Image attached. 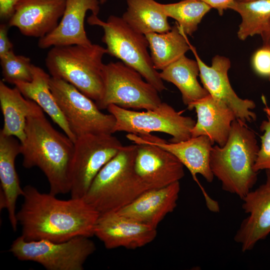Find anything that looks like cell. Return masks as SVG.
<instances>
[{
  "label": "cell",
  "mask_w": 270,
  "mask_h": 270,
  "mask_svg": "<svg viewBox=\"0 0 270 270\" xmlns=\"http://www.w3.org/2000/svg\"><path fill=\"white\" fill-rule=\"evenodd\" d=\"M23 188L24 201L16 219L24 240L62 242L94 236L100 214L84 198L59 199L31 185Z\"/></svg>",
  "instance_id": "obj_1"
},
{
  "label": "cell",
  "mask_w": 270,
  "mask_h": 270,
  "mask_svg": "<svg viewBox=\"0 0 270 270\" xmlns=\"http://www.w3.org/2000/svg\"><path fill=\"white\" fill-rule=\"evenodd\" d=\"M74 151V142L53 127L40 108L28 118L26 138L21 144L22 166L38 167L44 172L50 194L70 192Z\"/></svg>",
  "instance_id": "obj_2"
},
{
  "label": "cell",
  "mask_w": 270,
  "mask_h": 270,
  "mask_svg": "<svg viewBox=\"0 0 270 270\" xmlns=\"http://www.w3.org/2000/svg\"><path fill=\"white\" fill-rule=\"evenodd\" d=\"M259 148L254 132L234 120L226 144L213 146L210 152V169L224 190L242 199L252 190L258 180L254 166Z\"/></svg>",
  "instance_id": "obj_3"
},
{
  "label": "cell",
  "mask_w": 270,
  "mask_h": 270,
  "mask_svg": "<svg viewBox=\"0 0 270 270\" xmlns=\"http://www.w3.org/2000/svg\"><path fill=\"white\" fill-rule=\"evenodd\" d=\"M136 149L123 146L92 181L83 198L100 214L116 212L150 190L136 172Z\"/></svg>",
  "instance_id": "obj_4"
},
{
  "label": "cell",
  "mask_w": 270,
  "mask_h": 270,
  "mask_svg": "<svg viewBox=\"0 0 270 270\" xmlns=\"http://www.w3.org/2000/svg\"><path fill=\"white\" fill-rule=\"evenodd\" d=\"M106 54V48L97 44L56 46L48 52L45 64L51 76L67 82L96 102L104 90Z\"/></svg>",
  "instance_id": "obj_5"
},
{
  "label": "cell",
  "mask_w": 270,
  "mask_h": 270,
  "mask_svg": "<svg viewBox=\"0 0 270 270\" xmlns=\"http://www.w3.org/2000/svg\"><path fill=\"white\" fill-rule=\"evenodd\" d=\"M87 22L103 29L102 40L106 46L108 54L138 71L158 92L166 90L160 72L154 66L144 34L135 31L122 17L114 15L105 22L92 14Z\"/></svg>",
  "instance_id": "obj_6"
},
{
  "label": "cell",
  "mask_w": 270,
  "mask_h": 270,
  "mask_svg": "<svg viewBox=\"0 0 270 270\" xmlns=\"http://www.w3.org/2000/svg\"><path fill=\"white\" fill-rule=\"evenodd\" d=\"M133 68L111 62L103 67L104 90L96 103L101 110L115 104L126 109L153 110L162 102L158 90Z\"/></svg>",
  "instance_id": "obj_7"
},
{
  "label": "cell",
  "mask_w": 270,
  "mask_h": 270,
  "mask_svg": "<svg viewBox=\"0 0 270 270\" xmlns=\"http://www.w3.org/2000/svg\"><path fill=\"white\" fill-rule=\"evenodd\" d=\"M84 236L62 242L26 240L21 236L12 244L10 252L18 260L36 262L48 270H83L88 258L96 250Z\"/></svg>",
  "instance_id": "obj_8"
},
{
  "label": "cell",
  "mask_w": 270,
  "mask_h": 270,
  "mask_svg": "<svg viewBox=\"0 0 270 270\" xmlns=\"http://www.w3.org/2000/svg\"><path fill=\"white\" fill-rule=\"evenodd\" d=\"M107 110L115 118L112 133L124 132L137 135L160 132L172 136L170 142H178L190 138L196 121L182 116L171 106L162 102L153 110L139 112L110 104Z\"/></svg>",
  "instance_id": "obj_9"
},
{
  "label": "cell",
  "mask_w": 270,
  "mask_h": 270,
  "mask_svg": "<svg viewBox=\"0 0 270 270\" xmlns=\"http://www.w3.org/2000/svg\"><path fill=\"white\" fill-rule=\"evenodd\" d=\"M50 86L76 138L89 134H113L114 117L102 112L92 100L60 78L51 76Z\"/></svg>",
  "instance_id": "obj_10"
},
{
  "label": "cell",
  "mask_w": 270,
  "mask_h": 270,
  "mask_svg": "<svg viewBox=\"0 0 270 270\" xmlns=\"http://www.w3.org/2000/svg\"><path fill=\"white\" fill-rule=\"evenodd\" d=\"M71 170V198H83L100 170L123 146L112 134H89L76 138Z\"/></svg>",
  "instance_id": "obj_11"
},
{
  "label": "cell",
  "mask_w": 270,
  "mask_h": 270,
  "mask_svg": "<svg viewBox=\"0 0 270 270\" xmlns=\"http://www.w3.org/2000/svg\"><path fill=\"white\" fill-rule=\"evenodd\" d=\"M126 137L135 144H154L174 154L188 170L193 179L200 187L208 208L212 212L220 210L218 202L208 196L196 178V175L200 174L210 183L214 178L210 167V152L214 143L209 137L200 136L178 142H168L151 134L137 135L128 133Z\"/></svg>",
  "instance_id": "obj_12"
},
{
  "label": "cell",
  "mask_w": 270,
  "mask_h": 270,
  "mask_svg": "<svg viewBox=\"0 0 270 270\" xmlns=\"http://www.w3.org/2000/svg\"><path fill=\"white\" fill-rule=\"evenodd\" d=\"M189 46L198 64L202 84L209 94L226 104L237 119L244 123L256 120V115L252 111L256 108L254 102L239 98L230 84L228 74L230 67L229 59L216 55L212 58V65L207 66L198 54L196 48L190 42Z\"/></svg>",
  "instance_id": "obj_13"
},
{
  "label": "cell",
  "mask_w": 270,
  "mask_h": 270,
  "mask_svg": "<svg viewBox=\"0 0 270 270\" xmlns=\"http://www.w3.org/2000/svg\"><path fill=\"white\" fill-rule=\"evenodd\" d=\"M242 200V208L248 216L241 222L234 240L246 252L270 234V170H266L265 182Z\"/></svg>",
  "instance_id": "obj_14"
},
{
  "label": "cell",
  "mask_w": 270,
  "mask_h": 270,
  "mask_svg": "<svg viewBox=\"0 0 270 270\" xmlns=\"http://www.w3.org/2000/svg\"><path fill=\"white\" fill-rule=\"evenodd\" d=\"M156 234V228L134 220L117 212L100 214L94 229V236L108 249L140 248L152 242Z\"/></svg>",
  "instance_id": "obj_15"
},
{
  "label": "cell",
  "mask_w": 270,
  "mask_h": 270,
  "mask_svg": "<svg viewBox=\"0 0 270 270\" xmlns=\"http://www.w3.org/2000/svg\"><path fill=\"white\" fill-rule=\"evenodd\" d=\"M136 144L134 169L150 189L166 186L184 176V166L174 154L154 144Z\"/></svg>",
  "instance_id": "obj_16"
},
{
  "label": "cell",
  "mask_w": 270,
  "mask_h": 270,
  "mask_svg": "<svg viewBox=\"0 0 270 270\" xmlns=\"http://www.w3.org/2000/svg\"><path fill=\"white\" fill-rule=\"evenodd\" d=\"M65 7L66 0H20L8 26L25 36L40 38L57 27Z\"/></svg>",
  "instance_id": "obj_17"
},
{
  "label": "cell",
  "mask_w": 270,
  "mask_h": 270,
  "mask_svg": "<svg viewBox=\"0 0 270 270\" xmlns=\"http://www.w3.org/2000/svg\"><path fill=\"white\" fill-rule=\"evenodd\" d=\"M99 0H66L64 14L57 27L51 32L38 39V46L42 49L56 46L92 44L84 28L86 12L98 15Z\"/></svg>",
  "instance_id": "obj_18"
},
{
  "label": "cell",
  "mask_w": 270,
  "mask_h": 270,
  "mask_svg": "<svg viewBox=\"0 0 270 270\" xmlns=\"http://www.w3.org/2000/svg\"><path fill=\"white\" fill-rule=\"evenodd\" d=\"M180 182L164 187L146 190L128 205L116 211L138 222L156 228L177 206Z\"/></svg>",
  "instance_id": "obj_19"
},
{
  "label": "cell",
  "mask_w": 270,
  "mask_h": 270,
  "mask_svg": "<svg viewBox=\"0 0 270 270\" xmlns=\"http://www.w3.org/2000/svg\"><path fill=\"white\" fill-rule=\"evenodd\" d=\"M187 108L190 110L194 109L197 116L191 130L192 137L206 136L220 146L226 144L232 124L236 118L234 111L226 104L209 94Z\"/></svg>",
  "instance_id": "obj_20"
},
{
  "label": "cell",
  "mask_w": 270,
  "mask_h": 270,
  "mask_svg": "<svg viewBox=\"0 0 270 270\" xmlns=\"http://www.w3.org/2000/svg\"><path fill=\"white\" fill-rule=\"evenodd\" d=\"M20 152L21 144L17 138L0 132V208L7 210L14 232L16 230L18 224L16 201L24 194L15 166L16 158Z\"/></svg>",
  "instance_id": "obj_21"
},
{
  "label": "cell",
  "mask_w": 270,
  "mask_h": 270,
  "mask_svg": "<svg viewBox=\"0 0 270 270\" xmlns=\"http://www.w3.org/2000/svg\"><path fill=\"white\" fill-rule=\"evenodd\" d=\"M0 104L4 119L0 132L14 136L22 143L26 138L27 118L40 107L25 98L16 87L10 88L2 80H0Z\"/></svg>",
  "instance_id": "obj_22"
},
{
  "label": "cell",
  "mask_w": 270,
  "mask_h": 270,
  "mask_svg": "<svg viewBox=\"0 0 270 270\" xmlns=\"http://www.w3.org/2000/svg\"><path fill=\"white\" fill-rule=\"evenodd\" d=\"M33 78L30 82H17L14 84L26 98L33 100L46 112L52 120L58 124L74 142L76 136L59 108L51 91L50 75L42 68L33 64Z\"/></svg>",
  "instance_id": "obj_23"
},
{
  "label": "cell",
  "mask_w": 270,
  "mask_h": 270,
  "mask_svg": "<svg viewBox=\"0 0 270 270\" xmlns=\"http://www.w3.org/2000/svg\"><path fill=\"white\" fill-rule=\"evenodd\" d=\"M200 68L196 60L188 58L185 55L160 72L163 80L171 82L178 88L182 102L187 106L209 94L198 80Z\"/></svg>",
  "instance_id": "obj_24"
},
{
  "label": "cell",
  "mask_w": 270,
  "mask_h": 270,
  "mask_svg": "<svg viewBox=\"0 0 270 270\" xmlns=\"http://www.w3.org/2000/svg\"><path fill=\"white\" fill-rule=\"evenodd\" d=\"M145 36L154 66L157 70H163L190 50L187 36L177 22L167 32H151Z\"/></svg>",
  "instance_id": "obj_25"
},
{
  "label": "cell",
  "mask_w": 270,
  "mask_h": 270,
  "mask_svg": "<svg viewBox=\"0 0 270 270\" xmlns=\"http://www.w3.org/2000/svg\"><path fill=\"white\" fill-rule=\"evenodd\" d=\"M126 4L122 18L135 31L145 35L172 28L162 4L154 0H126Z\"/></svg>",
  "instance_id": "obj_26"
},
{
  "label": "cell",
  "mask_w": 270,
  "mask_h": 270,
  "mask_svg": "<svg viewBox=\"0 0 270 270\" xmlns=\"http://www.w3.org/2000/svg\"><path fill=\"white\" fill-rule=\"evenodd\" d=\"M228 9L236 12L242 17L238 32L241 40L256 34L262 36L270 28V0H234Z\"/></svg>",
  "instance_id": "obj_27"
},
{
  "label": "cell",
  "mask_w": 270,
  "mask_h": 270,
  "mask_svg": "<svg viewBox=\"0 0 270 270\" xmlns=\"http://www.w3.org/2000/svg\"><path fill=\"white\" fill-rule=\"evenodd\" d=\"M162 7L167 16L174 19L186 36H192L197 30L203 17L212 8L206 4L198 0L162 4Z\"/></svg>",
  "instance_id": "obj_28"
},
{
  "label": "cell",
  "mask_w": 270,
  "mask_h": 270,
  "mask_svg": "<svg viewBox=\"0 0 270 270\" xmlns=\"http://www.w3.org/2000/svg\"><path fill=\"white\" fill-rule=\"evenodd\" d=\"M2 80L14 84L17 82H30L33 78L32 66L28 57L16 54L12 50L0 57Z\"/></svg>",
  "instance_id": "obj_29"
},
{
  "label": "cell",
  "mask_w": 270,
  "mask_h": 270,
  "mask_svg": "<svg viewBox=\"0 0 270 270\" xmlns=\"http://www.w3.org/2000/svg\"><path fill=\"white\" fill-rule=\"evenodd\" d=\"M262 122L260 130L263 133L260 136L261 145L258 152L254 170H270V118Z\"/></svg>",
  "instance_id": "obj_30"
},
{
  "label": "cell",
  "mask_w": 270,
  "mask_h": 270,
  "mask_svg": "<svg viewBox=\"0 0 270 270\" xmlns=\"http://www.w3.org/2000/svg\"><path fill=\"white\" fill-rule=\"evenodd\" d=\"M252 64L258 74L270 81V48L263 46L258 50L253 56Z\"/></svg>",
  "instance_id": "obj_31"
},
{
  "label": "cell",
  "mask_w": 270,
  "mask_h": 270,
  "mask_svg": "<svg viewBox=\"0 0 270 270\" xmlns=\"http://www.w3.org/2000/svg\"><path fill=\"white\" fill-rule=\"evenodd\" d=\"M8 26L4 24L0 25V57L14 50L13 44L8 37Z\"/></svg>",
  "instance_id": "obj_32"
},
{
  "label": "cell",
  "mask_w": 270,
  "mask_h": 270,
  "mask_svg": "<svg viewBox=\"0 0 270 270\" xmlns=\"http://www.w3.org/2000/svg\"><path fill=\"white\" fill-rule=\"evenodd\" d=\"M20 0H0V16L9 19L12 16L15 6Z\"/></svg>",
  "instance_id": "obj_33"
},
{
  "label": "cell",
  "mask_w": 270,
  "mask_h": 270,
  "mask_svg": "<svg viewBox=\"0 0 270 270\" xmlns=\"http://www.w3.org/2000/svg\"><path fill=\"white\" fill-rule=\"evenodd\" d=\"M208 4L212 8L217 10L219 14L222 15L224 10L228 8L229 6L234 0H198Z\"/></svg>",
  "instance_id": "obj_34"
},
{
  "label": "cell",
  "mask_w": 270,
  "mask_h": 270,
  "mask_svg": "<svg viewBox=\"0 0 270 270\" xmlns=\"http://www.w3.org/2000/svg\"><path fill=\"white\" fill-rule=\"evenodd\" d=\"M262 37L264 42L263 46L270 48V28Z\"/></svg>",
  "instance_id": "obj_35"
},
{
  "label": "cell",
  "mask_w": 270,
  "mask_h": 270,
  "mask_svg": "<svg viewBox=\"0 0 270 270\" xmlns=\"http://www.w3.org/2000/svg\"><path fill=\"white\" fill-rule=\"evenodd\" d=\"M264 110L266 113L267 116L270 118V106H268L265 104V106L264 108Z\"/></svg>",
  "instance_id": "obj_36"
},
{
  "label": "cell",
  "mask_w": 270,
  "mask_h": 270,
  "mask_svg": "<svg viewBox=\"0 0 270 270\" xmlns=\"http://www.w3.org/2000/svg\"><path fill=\"white\" fill-rule=\"evenodd\" d=\"M100 4H104L108 0H99Z\"/></svg>",
  "instance_id": "obj_37"
},
{
  "label": "cell",
  "mask_w": 270,
  "mask_h": 270,
  "mask_svg": "<svg viewBox=\"0 0 270 270\" xmlns=\"http://www.w3.org/2000/svg\"><path fill=\"white\" fill-rule=\"evenodd\" d=\"M236 0L240 1V2H248V1H251V0Z\"/></svg>",
  "instance_id": "obj_38"
}]
</instances>
